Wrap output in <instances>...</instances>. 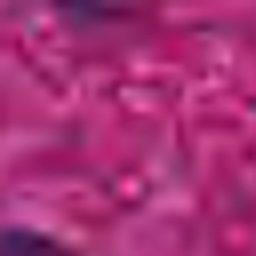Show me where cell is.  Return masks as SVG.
Instances as JSON below:
<instances>
[{"instance_id": "obj_1", "label": "cell", "mask_w": 256, "mask_h": 256, "mask_svg": "<svg viewBox=\"0 0 256 256\" xmlns=\"http://www.w3.org/2000/svg\"><path fill=\"white\" fill-rule=\"evenodd\" d=\"M0 256H76L68 244H60L56 236L28 228V224H8L0 236Z\"/></svg>"}]
</instances>
